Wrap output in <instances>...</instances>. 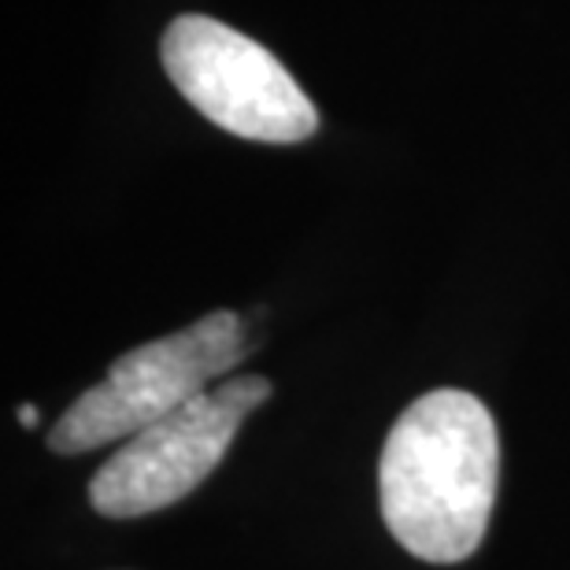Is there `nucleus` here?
Here are the masks:
<instances>
[{
    "mask_svg": "<svg viewBox=\"0 0 570 570\" xmlns=\"http://www.w3.org/2000/svg\"><path fill=\"white\" fill-rule=\"evenodd\" d=\"M159 60L178 94L215 127L264 145H296L318 130V111L275 52L208 16H178Z\"/></svg>",
    "mask_w": 570,
    "mask_h": 570,
    "instance_id": "obj_3",
    "label": "nucleus"
},
{
    "mask_svg": "<svg viewBox=\"0 0 570 570\" xmlns=\"http://www.w3.org/2000/svg\"><path fill=\"white\" fill-rule=\"evenodd\" d=\"M245 348L242 318L234 312H212L178 334L127 352L105 382L78 396L52 426V452L82 455L119 438H134L219 385L223 374L242 363Z\"/></svg>",
    "mask_w": 570,
    "mask_h": 570,
    "instance_id": "obj_2",
    "label": "nucleus"
},
{
    "mask_svg": "<svg viewBox=\"0 0 570 570\" xmlns=\"http://www.w3.org/2000/svg\"><path fill=\"white\" fill-rule=\"evenodd\" d=\"M497 463V423L474 393H423L393 423L382 449L385 527L426 563L466 560L485 538Z\"/></svg>",
    "mask_w": 570,
    "mask_h": 570,
    "instance_id": "obj_1",
    "label": "nucleus"
},
{
    "mask_svg": "<svg viewBox=\"0 0 570 570\" xmlns=\"http://www.w3.org/2000/svg\"><path fill=\"white\" fill-rule=\"evenodd\" d=\"M19 419H22V426H33V423H38V415H33V407H22Z\"/></svg>",
    "mask_w": 570,
    "mask_h": 570,
    "instance_id": "obj_5",
    "label": "nucleus"
},
{
    "mask_svg": "<svg viewBox=\"0 0 570 570\" xmlns=\"http://www.w3.org/2000/svg\"><path fill=\"white\" fill-rule=\"evenodd\" d=\"M271 396L259 374L226 379L122 444L100 466L89 500L108 519H138L193 493L230 449L237 426Z\"/></svg>",
    "mask_w": 570,
    "mask_h": 570,
    "instance_id": "obj_4",
    "label": "nucleus"
}]
</instances>
